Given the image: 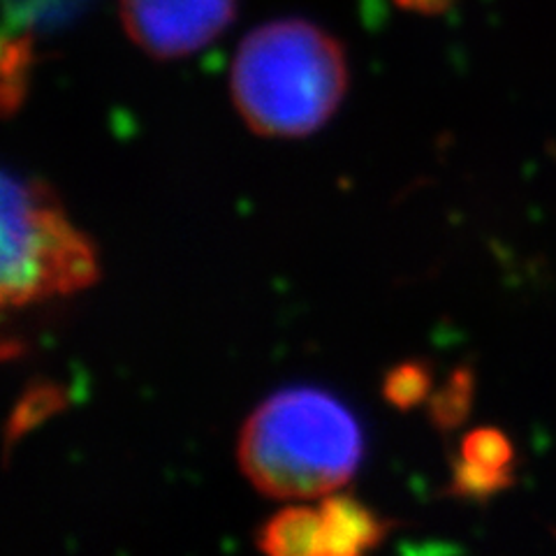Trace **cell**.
<instances>
[{
	"label": "cell",
	"instance_id": "4",
	"mask_svg": "<svg viewBox=\"0 0 556 556\" xmlns=\"http://www.w3.org/2000/svg\"><path fill=\"white\" fill-rule=\"evenodd\" d=\"M237 0H121L128 38L153 59L190 56L235 22Z\"/></svg>",
	"mask_w": 556,
	"mask_h": 556
},
{
	"label": "cell",
	"instance_id": "7",
	"mask_svg": "<svg viewBox=\"0 0 556 556\" xmlns=\"http://www.w3.org/2000/svg\"><path fill=\"white\" fill-rule=\"evenodd\" d=\"M70 406V394L56 380H33L16 399L14 410L8 420L5 450L10 452L16 441H22L28 431L45 425L49 417Z\"/></svg>",
	"mask_w": 556,
	"mask_h": 556
},
{
	"label": "cell",
	"instance_id": "3",
	"mask_svg": "<svg viewBox=\"0 0 556 556\" xmlns=\"http://www.w3.org/2000/svg\"><path fill=\"white\" fill-rule=\"evenodd\" d=\"M100 276L93 241L81 235L54 190L5 172L3 177V306H28L91 288Z\"/></svg>",
	"mask_w": 556,
	"mask_h": 556
},
{
	"label": "cell",
	"instance_id": "10",
	"mask_svg": "<svg viewBox=\"0 0 556 556\" xmlns=\"http://www.w3.org/2000/svg\"><path fill=\"white\" fill-rule=\"evenodd\" d=\"M459 459L476 468H482V471L513 478L515 450L506 433L498 429L482 427L468 433L462 443Z\"/></svg>",
	"mask_w": 556,
	"mask_h": 556
},
{
	"label": "cell",
	"instance_id": "5",
	"mask_svg": "<svg viewBox=\"0 0 556 556\" xmlns=\"http://www.w3.org/2000/svg\"><path fill=\"white\" fill-rule=\"evenodd\" d=\"M320 535L316 556H357L376 549L392 521L351 494H327L318 506Z\"/></svg>",
	"mask_w": 556,
	"mask_h": 556
},
{
	"label": "cell",
	"instance_id": "9",
	"mask_svg": "<svg viewBox=\"0 0 556 556\" xmlns=\"http://www.w3.org/2000/svg\"><path fill=\"white\" fill-rule=\"evenodd\" d=\"M473 390H476V380L471 371L468 369L452 371L450 378L445 380V386L433 394L429 402V417L433 427L441 431L457 429L466 420L468 413H471Z\"/></svg>",
	"mask_w": 556,
	"mask_h": 556
},
{
	"label": "cell",
	"instance_id": "1",
	"mask_svg": "<svg viewBox=\"0 0 556 556\" xmlns=\"http://www.w3.org/2000/svg\"><path fill=\"white\" fill-rule=\"evenodd\" d=\"M364 457L355 415L318 388H290L265 399L243 422L241 473L269 498L327 496L351 480Z\"/></svg>",
	"mask_w": 556,
	"mask_h": 556
},
{
	"label": "cell",
	"instance_id": "2",
	"mask_svg": "<svg viewBox=\"0 0 556 556\" xmlns=\"http://www.w3.org/2000/svg\"><path fill=\"white\" fill-rule=\"evenodd\" d=\"M230 89L243 124L255 135L306 137L332 118L345 96V51L311 22H271L239 45Z\"/></svg>",
	"mask_w": 556,
	"mask_h": 556
},
{
	"label": "cell",
	"instance_id": "6",
	"mask_svg": "<svg viewBox=\"0 0 556 556\" xmlns=\"http://www.w3.org/2000/svg\"><path fill=\"white\" fill-rule=\"evenodd\" d=\"M320 513L308 506H288L257 531V547L271 556H316Z\"/></svg>",
	"mask_w": 556,
	"mask_h": 556
},
{
	"label": "cell",
	"instance_id": "11",
	"mask_svg": "<svg viewBox=\"0 0 556 556\" xmlns=\"http://www.w3.org/2000/svg\"><path fill=\"white\" fill-rule=\"evenodd\" d=\"M33 51L30 42L20 40H5L3 51V112L5 116H12L22 108V102L28 91V73H30Z\"/></svg>",
	"mask_w": 556,
	"mask_h": 556
},
{
	"label": "cell",
	"instance_id": "12",
	"mask_svg": "<svg viewBox=\"0 0 556 556\" xmlns=\"http://www.w3.org/2000/svg\"><path fill=\"white\" fill-rule=\"evenodd\" d=\"M510 484H513L510 476H498V473L482 471V468H476L471 464L457 459L455 468H452L450 494L462 496V498L484 501V498H490V496L503 492Z\"/></svg>",
	"mask_w": 556,
	"mask_h": 556
},
{
	"label": "cell",
	"instance_id": "8",
	"mask_svg": "<svg viewBox=\"0 0 556 556\" xmlns=\"http://www.w3.org/2000/svg\"><path fill=\"white\" fill-rule=\"evenodd\" d=\"M431 367L422 359H406L382 378V396L396 410H413L431 396Z\"/></svg>",
	"mask_w": 556,
	"mask_h": 556
}]
</instances>
